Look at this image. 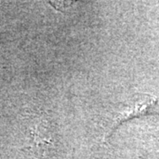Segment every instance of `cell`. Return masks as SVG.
Masks as SVG:
<instances>
[{"mask_svg":"<svg viewBox=\"0 0 159 159\" xmlns=\"http://www.w3.org/2000/svg\"><path fill=\"white\" fill-rule=\"evenodd\" d=\"M157 113H159V100L157 97L145 93L134 94L125 103L123 111L118 116L111 132L127 120Z\"/></svg>","mask_w":159,"mask_h":159,"instance_id":"6da1fadb","label":"cell"}]
</instances>
